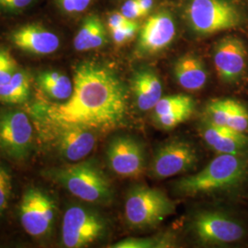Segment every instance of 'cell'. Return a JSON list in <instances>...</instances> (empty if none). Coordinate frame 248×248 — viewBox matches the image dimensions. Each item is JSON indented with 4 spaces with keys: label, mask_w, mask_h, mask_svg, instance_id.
<instances>
[{
    "label": "cell",
    "mask_w": 248,
    "mask_h": 248,
    "mask_svg": "<svg viewBox=\"0 0 248 248\" xmlns=\"http://www.w3.org/2000/svg\"><path fill=\"white\" fill-rule=\"evenodd\" d=\"M36 0H0V12L16 14L30 8Z\"/></svg>",
    "instance_id": "f1b7e54d"
},
{
    "label": "cell",
    "mask_w": 248,
    "mask_h": 248,
    "mask_svg": "<svg viewBox=\"0 0 248 248\" xmlns=\"http://www.w3.org/2000/svg\"><path fill=\"white\" fill-rule=\"evenodd\" d=\"M186 13L189 26L200 35L230 30L242 19L239 9L227 0H190Z\"/></svg>",
    "instance_id": "5b68a950"
},
{
    "label": "cell",
    "mask_w": 248,
    "mask_h": 248,
    "mask_svg": "<svg viewBox=\"0 0 248 248\" xmlns=\"http://www.w3.org/2000/svg\"><path fill=\"white\" fill-rule=\"evenodd\" d=\"M205 119L211 124L227 127L240 133H248V109L232 98L214 99L207 104Z\"/></svg>",
    "instance_id": "e0dca14e"
},
{
    "label": "cell",
    "mask_w": 248,
    "mask_h": 248,
    "mask_svg": "<svg viewBox=\"0 0 248 248\" xmlns=\"http://www.w3.org/2000/svg\"><path fill=\"white\" fill-rule=\"evenodd\" d=\"M106 156L108 168L120 177H140L146 167L143 144L130 135L115 136L107 147Z\"/></svg>",
    "instance_id": "30bf717a"
},
{
    "label": "cell",
    "mask_w": 248,
    "mask_h": 248,
    "mask_svg": "<svg viewBox=\"0 0 248 248\" xmlns=\"http://www.w3.org/2000/svg\"><path fill=\"white\" fill-rule=\"evenodd\" d=\"M108 230L104 217L82 205L70 206L63 214L62 245L67 248H82L101 239Z\"/></svg>",
    "instance_id": "52a82bcc"
},
{
    "label": "cell",
    "mask_w": 248,
    "mask_h": 248,
    "mask_svg": "<svg viewBox=\"0 0 248 248\" xmlns=\"http://www.w3.org/2000/svg\"><path fill=\"white\" fill-rule=\"evenodd\" d=\"M138 30L139 24L135 20H133L131 23L125 26L118 28L109 31L114 44L117 45H123L131 41L137 33Z\"/></svg>",
    "instance_id": "83f0119b"
},
{
    "label": "cell",
    "mask_w": 248,
    "mask_h": 248,
    "mask_svg": "<svg viewBox=\"0 0 248 248\" xmlns=\"http://www.w3.org/2000/svg\"><path fill=\"white\" fill-rule=\"evenodd\" d=\"M199 155L195 147L175 139L160 145L151 161L150 175L155 179L174 177L195 169Z\"/></svg>",
    "instance_id": "9c48e42d"
},
{
    "label": "cell",
    "mask_w": 248,
    "mask_h": 248,
    "mask_svg": "<svg viewBox=\"0 0 248 248\" xmlns=\"http://www.w3.org/2000/svg\"><path fill=\"white\" fill-rule=\"evenodd\" d=\"M60 9L68 14L81 13L88 9L92 0H56Z\"/></svg>",
    "instance_id": "f546056e"
},
{
    "label": "cell",
    "mask_w": 248,
    "mask_h": 248,
    "mask_svg": "<svg viewBox=\"0 0 248 248\" xmlns=\"http://www.w3.org/2000/svg\"><path fill=\"white\" fill-rule=\"evenodd\" d=\"M189 231L199 244L223 246L239 242L246 235L243 224L227 213L202 210L192 216Z\"/></svg>",
    "instance_id": "8992f818"
},
{
    "label": "cell",
    "mask_w": 248,
    "mask_h": 248,
    "mask_svg": "<svg viewBox=\"0 0 248 248\" xmlns=\"http://www.w3.org/2000/svg\"><path fill=\"white\" fill-rule=\"evenodd\" d=\"M56 206L52 198L38 188H29L19 205V220L33 237L48 234L53 228Z\"/></svg>",
    "instance_id": "8fae6325"
},
{
    "label": "cell",
    "mask_w": 248,
    "mask_h": 248,
    "mask_svg": "<svg viewBox=\"0 0 248 248\" xmlns=\"http://www.w3.org/2000/svg\"><path fill=\"white\" fill-rule=\"evenodd\" d=\"M131 87L135 104L142 111L153 109L163 97V86L155 72L145 68L133 75Z\"/></svg>",
    "instance_id": "ac0fdd59"
},
{
    "label": "cell",
    "mask_w": 248,
    "mask_h": 248,
    "mask_svg": "<svg viewBox=\"0 0 248 248\" xmlns=\"http://www.w3.org/2000/svg\"><path fill=\"white\" fill-rule=\"evenodd\" d=\"M136 1H137L139 8L142 10V13L144 14V16L147 15L153 8L154 1L153 0H136Z\"/></svg>",
    "instance_id": "d6a6232c"
},
{
    "label": "cell",
    "mask_w": 248,
    "mask_h": 248,
    "mask_svg": "<svg viewBox=\"0 0 248 248\" xmlns=\"http://www.w3.org/2000/svg\"><path fill=\"white\" fill-rule=\"evenodd\" d=\"M9 170L0 166V215L8 208L12 189V179Z\"/></svg>",
    "instance_id": "4316f807"
},
{
    "label": "cell",
    "mask_w": 248,
    "mask_h": 248,
    "mask_svg": "<svg viewBox=\"0 0 248 248\" xmlns=\"http://www.w3.org/2000/svg\"><path fill=\"white\" fill-rule=\"evenodd\" d=\"M121 12L126 18L131 20H135L136 18L144 16L142 10L139 8L136 0H127L123 5Z\"/></svg>",
    "instance_id": "4dcf8cb0"
},
{
    "label": "cell",
    "mask_w": 248,
    "mask_h": 248,
    "mask_svg": "<svg viewBox=\"0 0 248 248\" xmlns=\"http://www.w3.org/2000/svg\"><path fill=\"white\" fill-rule=\"evenodd\" d=\"M176 36V25L171 15L156 13L144 22L139 33L137 53L139 55H153L164 51Z\"/></svg>",
    "instance_id": "4fadbf2b"
},
{
    "label": "cell",
    "mask_w": 248,
    "mask_h": 248,
    "mask_svg": "<svg viewBox=\"0 0 248 248\" xmlns=\"http://www.w3.org/2000/svg\"><path fill=\"white\" fill-rule=\"evenodd\" d=\"M174 244L170 235H157L153 237H129L117 242L112 248H170Z\"/></svg>",
    "instance_id": "603a6c76"
},
{
    "label": "cell",
    "mask_w": 248,
    "mask_h": 248,
    "mask_svg": "<svg viewBox=\"0 0 248 248\" xmlns=\"http://www.w3.org/2000/svg\"><path fill=\"white\" fill-rule=\"evenodd\" d=\"M192 105H196L195 100L190 96H187L185 94L165 96L160 98L159 101L153 108V118L165 115L173 110H176L177 108Z\"/></svg>",
    "instance_id": "cb8c5ba5"
},
{
    "label": "cell",
    "mask_w": 248,
    "mask_h": 248,
    "mask_svg": "<svg viewBox=\"0 0 248 248\" xmlns=\"http://www.w3.org/2000/svg\"><path fill=\"white\" fill-rule=\"evenodd\" d=\"M133 20H131L129 18H126L124 14L120 11V12H113L112 14H110L108 18L107 21V25L109 31L115 30L118 28L125 26L129 23H131Z\"/></svg>",
    "instance_id": "1f68e13d"
},
{
    "label": "cell",
    "mask_w": 248,
    "mask_h": 248,
    "mask_svg": "<svg viewBox=\"0 0 248 248\" xmlns=\"http://www.w3.org/2000/svg\"><path fill=\"white\" fill-rule=\"evenodd\" d=\"M176 212V204L159 188L136 185L124 203V217L133 229H149L159 225Z\"/></svg>",
    "instance_id": "277c9868"
},
{
    "label": "cell",
    "mask_w": 248,
    "mask_h": 248,
    "mask_svg": "<svg viewBox=\"0 0 248 248\" xmlns=\"http://www.w3.org/2000/svg\"><path fill=\"white\" fill-rule=\"evenodd\" d=\"M31 89V76L18 68L8 82L0 84V102L11 105L24 104L30 98Z\"/></svg>",
    "instance_id": "7402d4cb"
},
{
    "label": "cell",
    "mask_w": 248,
    "mask_h": 248,
    "mask_svg": "<svg viewBox=\"0 0 248 248\" xmlns=\"http://www.w3.org/2000/svg\"><path fill=\"white\" fill-rule=\"evenodd\" d=\"M9 41L18 50L38 56L53 54L61 45L59 36L38 23L25 24L15 29L9 34Z\"/></svg>",
    "instance_id": "5bb4252c"
},
{
    "label": "cell",
    "mask_w": 248,
    "mask_h": 248,
    "mask_svg": "<svg viewBox=\"0 0 248 248\" xmlns=\"http://www.w3.org/2000/svg\"><path fill=\"white\" fill-rule=\"evenodd\" d=\"M39 89L46 98L53 101H64L71 97L73 81L60 71L47 70L41 72L36 78Z\"/></svg>",
    "instance_id": "44dd1931"
},
{
    "label": "cell",
    "mask_w": 248,
    "mask_h": 248,
    "mask_svg": "<svg viewBox=\"0 0 248 248\" xmlns=\"http://www.w3.org/2000/svg\"><path fill=\"white\" fill-rule=\"evenodd\" d=\"M46 175L81 201L94 204H108L112 202L111 183L94 161H79L51 169Z\"/></svg>",
    "instance_id": "3957f363"
},
{
    "label": "cell",
    "mask_w": 248,
    "mask_h": 248,
    "mask_svg": "<svg viewBox=\"0 0 248 248\" xmlns=\"http://www.w3.org/2000/svg\"><path fill=\"white\" fill-rule=\"evenodd\" d=\"M98 133L92 130L73 127L54 134L50 139L54 142L59 155L70 163L85 159L94 150Z\"/></svg>",
    "instance_id": "9a60e30c"
},
{
    "label": "cell",
    "mask_w": 248,
    "mask_h": 248,
    "mask_svg": "<svg viewBox=\"0 0 248 248\" xmlns=\"http://www.w3.org/2000/svg\"><path fill=\"white\" fill-rule=\"evenodd\" d=\"M247 48L236 37H225L213 50V63L219 78L224 83H234L242 78L247 66Z\"/></svg>",
    "instance_id": "7c38bea8"
},
{
    "label": "cell",
    "mask_w": 248,
    "mask_h": 248,
    "mask_svg": "<svg viewBox=\"0 0 248 248\" xmlns=\"http://www.w3.org/2000/svg\"><path fill=\"white\" fill-rule=\"evenodd\" d=\"M201 135L206 144L217 154L248 155V134L211 124L204 119Z\"/></svg>",
    "instance_id": "2e32d148"
},
{
    "label": "cell",
    "mask_w": 248,
    "mask_h": 248,
    "mask_svg": "<svg viewBox=\"0 0 248 248\" xmlns=\"http://www.w3.org/2000/svg\"><path fill=\"white\" fill-rule=\"evenodd\" d=\"M174 76L177 84L188 91L202 90L208 80L202 60L192 54H186L177 60L174 65Z\"/></svg>",
    "instance_id": "d6986e66"
},
{
    "label": "cell",
    "mask_w": 248,
    "mask_h": 248,
    "mask_svg": "<svg viewBox=\"0 0 248 248\" xmlns=\"http://www.w3.org/2000/svg\"><path fill=\"white\" fill-rule=\"evenodd\" d=\"M248 176V155L219 154L200 172L174 183L176 194L186 197L230 191L241 186Z\"/></svg>",
    "instance_id": "7a4b0ae2"
},
{
    "label": "cell",
    "mask_w": 248,
    "mask_h": 248,
    "mask_svg": "<svg viewBox=\"0 0 248 248\" xmlns=\"http://www.w3.org/2000/svg\"><path fill=\"white\" fill-rule=\"evenodd\" d=\"M73 85L71 97L64 101L39 98L27 108L43 138L50 140L73 127L108 133L125 123L128 89L109 66L95 61L79 62L74 70Z\"/></svg>",
    "instance_id": "6da1fadb"
},
{
    "label": "cell",
    "mask_w": 248,
    "mask_h": 248,
    "mask_svg": "<svg viewBox=\"0 0 248 248\" xmlns=\"http://www.w3.org/2000/svg\"><path fill=\"white\" fill-rule=\"evenodd\" d=\"M32 122L26 111L0 109V152L13 160L26 159L32 150Z\"/></svg>",
    "instance_id": "ba28073f"
},
{
    "label": "cell",
    "mask_w": 248,
    "mask_h": 248,
    "mask_svg": "<svg viewBox=\"0 0 248 248\" xmlns=\"http://www.w3.org/2000/svg\"><path fill=\"white\" fill-rule=\"evenodd\" d=\"M196 105L177 108L165 115L153 118L157 126L164 130H172L190 118L195 110Z\"/></svg>",
    "instance_id": "d4e9b609"
},
{
    "label": "cell",
    "mask_w": 248,
    "mask_h": 248,
    "mask_svg": "<svg viewBox=\"0 0 248 248\" xmlns=\"http://www.w3.org/2000/svg\"><path fill=\"white\" fill-rule=\"evenodd\" d=\"M18 69V62L11 53L0 47V84L8 82Z\"/></svg>",
    "instance_id": "484cf974"
},
{
    "label": "cell",
    "mask_w": 248,
    "mask_h": 248,
    "mask_svg": "<svg viewBox=\"0 0 248 248\" xmlns=\"http://www.w3.org/2000/svg\"><path fill=\"white\" fill-rule=\"evenodd\" d=\"M108 41L106 28L97 15H91L84 19L74 39V48L78 52L98 49Z\"/></svg>",
    "instance_id": "ffe728a7"
}]
</instances>
